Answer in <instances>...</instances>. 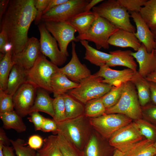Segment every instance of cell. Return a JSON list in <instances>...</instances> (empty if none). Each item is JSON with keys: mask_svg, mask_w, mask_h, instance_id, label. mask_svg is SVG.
<instances>
[{"mask_svg": "<svg viewBox=\"0 0 156 156\" xmlns=\"http://www.w3.org/2000/svg\"><path fill=\"white\" fill-rule=\"evenodd\" d=\"M64 101L66 119H71L84 115L85 105L68 93L62 95Z\"/></svg>", "mask_w": 156, "mask_h": 156, "instance_id": "30", "label": "cell"}, {"mask_svg": "<svg viewBox=\"0 0 156 156\" xmlns=\"http://www.w3.org/2000/svg\"><path fill=\"white\" fill-rule=\"evenodd\" d=\"M13 95L0 89V113L14 111Z\"/></svg>", "mask_w": 156, "mask_h": 156, "instance_id": "40", "label": "cell"}, {"mask_svg": "<svg viewBox=\"0 0 156 156\" xmlns=\"http://www.w3.org/2000/svg\"><path fill=\"white\" fill-rule=\"evenodd\" d=\"M38 27L40 35L39 41L41 53L57 66L63 65L67 57L59 49L57 41L47 30L44 22L39 24Z\"/></svg>", "mask_w": 156, "mask_h": 156, "instance_id": "11", "label": "cell"}, {"mask_svg": "<svg viewBox=\"0 0 156 156\" xmlns=\"http://www.w3.org/2000/svg\"><path fill=\"white\" fill-rule=\"evenodd\" d=\"M68 1V0H50L43 14L54 8L66 3Z\"/></svg>", "mask_w": 156, "mask_h": 156, "instance_id": "48", "label": "cell"}, {"mask_svg": "<svg viewBox=\"0 0 156 156\" xmlns=\"http://www.w3.org/2000/svg\"><path fill=\"white\" fill-rule=\"evenodd\" d=\"M10 141L17 156H36L35 150L26 146L23 140L18 138L15 140L10 139Z\"/></svg>", "mask_w": 156, "mask_h": 156, "instance_id": "38", "label": "cell"}, {"mask_svg": "<svg viewBox=\"0 0 156 156\" xmlns=\"http://www.w3.org/2000/svg\"><path fill=\"white\" fill-rule=\"evenodd\" d=\"M57 124L58 131L62 133L79 151H83L94 129L89 118L83 115L75 118L66 119Z\"/></svg>", "mask_w": 156, "mask_h": 156, "instance_id": "2", "label": "cell"}, {"mask_svg": "<svg viewBox=\"0 0 156 156\" xmlns=\"http://www.w3.org/2000/svg\"><path fill=\"white\" fill-rule=\"evenodd\" d=\"M96 14V17L88 30L82 35H78L76 38L79 41L86 40L93 42L97 49H108L109 38L119 29L107 19Z\"/></svg>", "mask_w": 156, "mask_h": 156, "instance_id": "7", "label": "cell"}, {"mask_svg": "<svg viewBox=\"0 0 156 156\" xmlns=\"http://www.w3.org/2000/svg\"><path fill=\"white\" fill-rule=\"evenodd\" d=\"M2 149L4 156H15L12 147L3 145Z\"/></svg>", "mask_w": 156, "mask_h": 156, "instance_id": "52", "label": "cell"}, {"mask_svg": "<svg viewBox=\"0 0 156 156\" xmlns=\"http://www.w3.org/2000/svg\"><path fill=\"white\" fill-rule=\"evenodd\" d=\"M136 72L129 68L122 70L113 69L105 64L100 67L95 74L103 79L104 83L116 86L131 81Z\"/></svg>", "mask_w": 156, "mask_h": 156, "instance_id": "16", "label": "cell"}, {"mask_svg": "<svg viewBox=\"0 0 156 156\" xmlns=\"http://www.w3.org/2000/svg\"><path fill=\"white\" fill-rule=\"evenodd\" d=\"M44 23L47 30L57 41L61 51L67 57L68 56L67 47L69 43L79 41L75 35L76 30L66 21H49Z\"/></svg>", "mask_w": 156, "mask_h": 156, "instance_id": "10", "label": "cell"}, {"mask_svg": "<svg viewBox=\"0 0 156 156\" xmlns=\"http://www.w3.org/2000/svg\"><path fill=\"white\" fill-rule=\"evenodd\" d=\"M36 156H41L37 152L36 153Z\"/></svg>", "mask_w": 156, "mask_h": 156, "instance_id": "59", "label": "cell"}, {"mask_svg": "<svg viewBox=\"0 0 156 156\" xmlns=\"http://www.w3.org/2000/svg\"><path fill=\"white\" fill-rule=\"evenodd\" d=\"M133 122L142 136L155 142L156 139V127L142 119L135 120Z\"/></svg>", "mask_w": 156, "mask_h": 156, "instance_id": "37", "label": "cell"}, {"mask_svg": "<svg viewBox=\"0 0 156 156\" xmlns=\"http://www.w3.org/2000/svg\"><path fill=\"white\" fill-rule=\"evenodd\" d=\"M145 78L148 81L156 83V71L149 74Z\"/></svg>", "mask_w": 156, "mask_h": 156, "instance_id": "54", "label": "cell"}, {"mask_svg": "<svg viewBox=\"0 0 156 156\" xmlns=\"http://www.w3.org/2000/svg\"><path fill=\"white\" fill-rule=\"evenodd\" d=\"M89 119L93 129L106 140H109L118 130L132 122V119L119 114L105 113Z\"/></svg>", "mask_w": 156, "mask_h": 156, "instance_id": "8", "label": "cell"}, {"mask_svg": "<svg viewBox=\"0 0 156 156\" xmlns=\"http://www.w3.org/2000/svg\"><path fill=\"white\" fill-rule=\"evenodd\" d=\"M41 130L44 132H52L57 134L58 132L57 123L53 119L45 118Z\"/></svg>", "mask_w": 156, "mask_h": 156, "instance_id": "44", "label": "cell"}, {"mask_svg": "<svg viewBox=\"0 0 156 156\" xmlns=\"http://www.w3.org/2000/svg\"><path fill=\"white\" fill-rule=\"evenodd\" d=\"M105 114H119L136 120L142 119L141 107L137 91L131 81L125 83L123 92L119 101L115 105L106 109Z\"/></svg>", "mask_w": 156, "mask_h": 156, "instance_id": "4", "label": "cell"}, {"mask_svg": "<svg viewBox=\"0 0 156 156\" xmlns=\"http://www.w3.org/2000/svg\"><path fill=\"white\" fill-rule=\"evenodd\" d=\"M131 52L129 50H118L110 51L109 53L113 56L106 64L109 67L116 66H125L136 72L137 66L134 58L131 54Z\"/></svg>", "mask_w": 156, "mask_h": 156, "instance_id": "21", "label": "cell"}, {"mask_svg": "<svg viewBox=\"0 0 156 156\" xmlns=\"http://www.w3.org/2000/svg\"><path fill=\"white\" fill-rule=\"evenodd\" d=\"M59 68L40 52L33 66L27 70V81L38 88L52 93L51 79L53 75L58 72Z\"/></svg>", "mask_w": 156, "mask_h": 156, "instance_id": "6", "label": "cell"}, {"mask_svg": "<svg viewBox=\"0 0 156 156\" xmlns=\"http://www.w3.org/2000/svg\"><path fill=\"white\" fill-rule=\"evenodd\" d=\"M155 48L154 50V52L155 55L156 56V40H155Z\"/></svg>", "mask_w": 156, "mask_h": 156, "instance_id": "57", "label": "cell"}, {"mask_svg": "<svg viewBox=\"0 0 156 156\" xmlns=\"http://www.w3.org/2000/svg\"><path fill=\"white\" fill-rule=\"evenodd\" d=\"M103 0H91L90 2L87 5L85 8V12H88L95 6L98 3L103 1Z\"/></svg>", "mask_w": 156, "mask_h": 156, "instance_id": "53", "label": "cell"}, {"mask_svg": "<svg viewBox=\"0 0 156 156\" xmlns=\"http://www.w3.org/2000/svg\"><path fill=\"white\" fill-rule=\"evenodd\" d=\"M147 0H118L127 10L131 12H139Z\"/></svg>", "mask_w": 156, "mask_h": 156, "instance_id": "41", "label": "cell"}, {"mask_svg": "<svg viewBox=\"0 0 156 156\" xmlns=\"http://www.w3.org/2000/svg\"><path fill=\"white\" fill-rule=\"evenodd\" d=\"M37 152L41 156H63L57 144L56 135L45 138L42 148Z\"/></svg>", "mask_w": 156, "mask_h": 156, "instance_id": "32", "label": "cell"}, {"mask_svg": "<svg viewBox=\"0 0 156 156\" xmlns=\"http://www.w3.org/2000/svg\"><path fill=\"white\" fill-rule=\"evenodd\" d=\"M125 153L117 149H116L113 156H123Z\"/></svg>", "mask_w": 156, "mask_h": 156, "instance_id": "55", "label": "cell"}, {"mask_svg": "<svg viewBox=\"0 0 156 156\" xmlns=\"http://www.w3.org/2000/svg\"><path fill=\"white\" fill-rule=\"evenodd\" d=\"M50 0H34V5L37 10V14L34 20L36 25L40 23L43 12Z\"/></svg>", "mask_w": 156, "mask_h": 156, "instance_id": "42", "label": "cell"}, {"mask_svg": "<svg viewBox=\"0 0 156 156\" xmlns=\"http://www.w3.org/2000/svg\"><path fill=\"white\" fill-rule=\"evenodd\" d=\"M91 0H68L43 14L41 21H67L85 12L87 5Z\"/></svg>", "mask_w": 156, "mask_h": 156, "instance_id": "9", "label": "cell"}, {"mask_svg": "<svg viewBox=\"0 0 156 156\" xmlns=\"http://www.w3.org/2000/svg\"><path fill=\"white\" fill-rule=\"evenodd\" d=\"M125 83L113 86L108 92L101 97L106 109L115 105L119 101L123 92Z\"/></svg>", "mask_w": 156, "mask_h": 156, "instance_id": "35", "label": "cell"}, {"mask_svg": "<svg viewBox=\"0 0 156 156\" xmlns=\"http://www.w3.org/2000/svg\"><path fill=\"white\" fill-rule=\"evenodd\" d=\"M40 53L39 41L32 37L29 38L22 51L12 55V61L14 65H19L27 70L33 66Z\"/></svg>", "mask_w": 156, "mask_h": 156, "instance_id": "15", "label": "cell"}, {"mask_svg": "<svg viewBox=\"0 0 156 156\" xmlns=\"http://www.w3.org/2000/svg\"><path fill=\"white\" fill-rule=\"evenodd\" d=\"M133 122L121 128L108 140L110 145L125 153L133 145L143 140Z\"/></svg>", "mask_w": 156, "mask_h": 156, "instance_id": "12", "label": "cell"}, {"mask_svg": "<svg viewBox=\"0 0 156 156\" xmlns=\"http://www.w3.org/2000/svg\"><path fill=\"white\" fill-rule=\"evenodd\" d=\"M0 118L3 122V127L6 129H12L19 133L26 130L27 127L22 117L14 110L0 113Z\"/></svg>", "mask_w": 156, "mask_h": 156, "instance_id": "28", "label": "cell"}, {"mask_svg": "<svg viewBox=\"0 0 156 156\" xmlns=\"http://www.w3.org/2000/svg\"><path fill=\"white\" fill-rule=\"evenodd\" d=\"M56 135L57 145L63 156H80L79 151L62 133L58 131Z\"/></svg>", "mask_w": 156, "mask_h": 156, "instance_id": "36", "label": "cell"}, {"mask_svg": "<svg viewBox=\"0 0 156 156\" xmlns=\"http://www.w3.org/2000/svg\"><path fill=\"white\" fill-rule=\"evenodd\" d=\"M131 81L137 90L138 97L141 106H145L149 101L150 91L149 82L136 72Z\"/></svg>", "mask_w": 156, "mask_h": 156, "instance_id": "26", "label": "cell"}, {"mask_svg": "<svg viewBox=\"0 0 156 156\" xmlns=\"http://www.w3.org/2000/svg\"><path fill=\"white\" fill-rule=\"evenodd\" d=\"M12 49L7 51L2 57L0 62V89L5 91L6 88L8 77L14 65L12 61Z\"/></svg>", "mask_w": 156, "mask_h": 156, "instance_id": "31", "label": "cell"}, {"mask_svg": "<svg viewBox=\"0 0 156 156\" xmlns=\"http://www.w3.org/2000/svg\"><path fill=\"white\" fill-rule=\"evenodd\" d=\"M29 115V121L34 124L35 130H41L45 117L36 111L32 112Z\"/></svg>", "mask_w": 156, "mask_h": 156, "instance_id": "43", "label": "cell"}, {"mask_svg": "<svg viewBox=\"0 0 156 156\" xmlns=\"http://www.w3.org/2000/svg\"><path fill=\"white\" fill-rule=\"evenodd\" d=\"M53 106L54 113L53 120L57 123L66 119L65 116L64 101L62 95L54 97Z\"/></svg>", "mask_w": 156, "mask_h": 156, "instance_id": "39", "label": "cell"}, {"mask_svg": "<svg viewBox=\"0 0 156 156\" xmlns=\"http://www.w3.org/2000/svg\"><path fill=\"white\" fill-rule=\"evenodd\" d=\"M149 82L151 99L154 103L156 105V83Z\"/></svg>", "mask_w": 156, "mask_h": 156, "instance_id": "50", "label": "cell"}, {"mask_svg": "<svg viewBox=\"0 0 156 156\" xmlns=\"http://www.w3.org/2000/svg\"><path fill=\"white\" fill-rule=\"evenodd\" d=\"M84 105V115L88 118L100 116L105 113L106 110L101 97L89 100Z\"/></svg>", "mask_w": 156, "mask_h": 156, "instance_id": "33", "label": "cell"}, {"mask_svg": "<svg viewBox=\"0 0 156 156\" xmlns=\"http://www.w3.org/2000/svg\"><path fill=\"white\" fill-rule=\"evenodd\" d=\"M10 0H0V21L5 13Z\"/></svg>", "mask_w": 156, "mask_h": 156, "instance_id": "51", "label": "cell"}, {"mask_svg": "<svg viewBox=\"0 0 156 156\" xmlns=\"http://www.w3.org/2000/svg\"><path fill=\"white\" fill-rule=\"evenodd\" d=\"M141 44L138 50L135 52H132L131 54L139 64L138 73L145 78L149 74L156 71V56L154 50L148 52L144 46Z\"/></svg>", "mask_w": 156, "mask_h": 156, "instance_id": "18", "label": "cell"}, {"mask_svg": "<svg viewBox=\"0 0 156 156\" xmlns=\"http://www.w3.org/2000/svg\"><path fill=\"white\" fill-rule=\"evenodd\" d=\"M154 156H156L155 155Z\"/></svg>", "mask_w": 156, "mask_h": 156, "instance_id": "60", "label": "cell"}, {"mask_svg": "<svg viewBox=\"0 0 156 156\" xmlns=\"http://www.w3.org/2000/svg\"><path fill=\"white\" fill-rule=\"evenodd\" d=\"M3 144L0 142V156H4L3 152Z\"/></svg>", "mask_w": 156, "mask_h": 156, "instance_id": "56", "label": "cell"}, {"mask_svg": "<svg viewBox=\"0 0 156 156\" xmlns=\"http://www.w3.org/2000/svg\"><path fill=\"white\" fill-rule=\"evenodd\" d=\"M79 84V83L71 81L66 75L58 71L53 76L51 83L54 97L66 93L69 90L77 87Z\"/></svg>", "mask_w": 156, "mask_h": 156, "instance_id": "23", "label": "cell"}, {"mask_svg": "<svg viewBox=\"0 0 156 156\" xmlns=\"http://www.w3.org/2000/svg\"><path fill=\"white\" fill-rule=\"evenodd\" d=\"M43 143L44 140L40 136L37 135L31 136L28 141L29 146L35 150L41 148Z\"/></svg>", "mask_w": 156, "mask_h": 156, "instance_id": "47", "label": "cell"}, {"mask_svg": "<svg viewBox=\"0 0 156 156\" xmlns=\"http://www.w3.org/2000/svg\"><path fill=\"white\" fill-rule=\"evenodd\" d=\"M72 57L64 66L59 68L58 72L65 75L71 81L79 83L84 79L90 75V70L86 65L80 62L76 50V44L72 42Z\"/></svg>", "mask_w": 156, "mask_h": 156, "instance_id": "14", "label": "cell"}, {"mask_svg": "<svg viewBox=\"0 0 156 156\" xmlns=\"http://www.w3.org/2000/svg\"><path fill=\"white\" fill-rule=\"evenodd\" d=\"M142 116L156 124V106H141Z\"/></svg>", "mask_w": 156, "mask_h": 156, "instance_id": "45", "label": "cell"}, {"mask_svg": "<svg viewBox=\"0 0 156 156\" xmlns=\"http://www.w3.org/2000/svg\"><path fill=\"white\" fill-rule=\"evenodd\" d=\"M11 45L10 43L8 35L5 31L1 29L0 33V51L1 53L5 54L7 50Z\"/></svg>", "mask_w": 156, "mask_h": 156, "instance_id": "46", "label": "cell"}, {"mask_svg": "<svg viewBox=\"0 0 156 156\" xmlns=\"http://www.w3.org/2000/svg\"><path fill=\"white\" fill-rule=\"evenodd\" d=\"M109 45L122 48L130 47L137 51L141 46V43L135 36L134 33L119 29L109 38Z\"/></svg>", "mask_w": 156, "mask_h": 156, "instance_id": "19", "label": "cell"}, {"mask_svg": "<svg viewBox=\"0 0 156 156\" xmlns=\"http://www.w3.org/2000/svg\"><path fill=\"white\" fill-rule=\"evenodd\" d=\"M154 147H155V148L156 149V141L155 142H154Z\"/></svg>", "mask_w": 156, "mask_h": 156, "instance_id": "58", "label": "cell"}, {"mask_svg": "<svg viewBox=\"0 0 156 156\" xmlns=\"http://www.w3.org/2000/svg\"><path fill=\"white\" fill-rule=\"evenodd\" d=\"M27 70L16 64L13 66L8 80L6 88L4 91L13 96L19 88L27 81Z\"/></svg>", "mask_w": 156, "mask_h": 156, "instance_id": "20", "label": "cell"}, {"mask_svg": "<svg viewBox=\"0 0 156 156\" xmlns=\"http://www.w3.org/2000/svg\"><path fill=\"white\" fill-rule=\"evenodd\" d=\"M154 142L147 139H143L133 145L123 156H154L156 149Z\"/></svg>", "mask_w": 156, "mask_h": 156, "instance_id": "29", "label": "cell"}, {"mask_svg": "<svg viewBox=\"0 0 156 156\" xmlns=\"http://www.w3.org/2000/svg\"><path fill=\"white\" fill-rule=\"evenodd\" d=\"M100 136L99 133L93 129L90 138L83 151V156H102Z\"/></svg>", "mask_w": 156, "mask_h": 156, "instance_id": "34", "label": "cell"}, {"mask_svg": "<svg viewBox=\"0 0 156 156\" xmlns=\"http://www.w3.org/2000/svg\"><path fill=\"white\" fill-rule=\"evenodd\" d=\"M130 14L136 27V32L134 33L135 36L144 46L147 51L151 52L155 48L153 34L139 12H131Z\"/></svg>", "mask_w": 156, "mask_h": 156, "instance_id": "17", "label": "cell"}, {"mask_svg": "<svg viewBox=\"0 0 156 156\" xmlns=\"http://www.w3.org/2000/svg\"><path fill=\"white\" fill-rule=\"evenodd\" d=\"M80 42L86 49L84 59L89 61L91 64L100 67L106 64L112 57L113 55L100 51L91 46L88 41L81 40Z\"/></svg>", "mask_w": 156, "mask_h": 156, "instance_id": "25", "label": "cell"}, {"mask_svg": "<svg viewBox=\"0 0 156 156\" xmlns=\"http://www.w3.org/2000/svg\"><path fill=\"white\" fill-rule=\"evenodd\" d=\"M103 79L95 73L91 75L79 83L77 87L67 93L85 104L87 101L101 97L112 88L113 86L105 83Z\"/></svg>", "mask_w": 156, "mask_h": 156, "instance_id": "5", "label": "cell"}, {"mask_svg": "<svg viewBox=\"0 0 156 156\" xmlns=\"http://www.w3.org/2000/svg\"><path fill=\"white\" fill-rule=\"evenodd\" d=\"M38 88L35 85L27 81L13 95L15 111L22 118L29 114L35 100Z\"/></svg>", "mask_w": 156, "mask_h": 156, "instance_id": "13", "label": "cell"}, {"mask_svg": "<svg viewBox=\"0 0 156 156\" xmlns=\"http://www.w3.org/2000/svg\"><path fill=\"white\" fill-rule=\"evenodd\" d=\"M49 93L44 90L38 88L35 100L29 114L34 111L41 112L49 114L53 118V99L50 96Z\"/></svg>", "mask_w": 156, "mask_h": 156, "instance_id": "22", "label": "cell"}, {"mask_svg": "<svg viewBox=\"0 0 156 156\" xmlns=\"http://www.w3.org/2000/svg\"><path fill=\"white\" fill-rule=\"evenodd\" d=\"M139 13L156 40V0H147Z\"/></svg>", "mask_w": 156, "mask_h": 156, "instance_id": "27", "label": "cell"}, {"mask_svg": "<svg viewBox=\"0 0 156 156\" xmlns=\"http://www.w3.org/2000/svg\"><path fill=\"white\" fill-rule=\"evenodd\" d=\"M96 16V14L92 11L85 12L66 22L76 30L78 33V35H81L88 30Z\"/></svg>", "mask_w": 156, "mask_h": 156, "instance_id": "24", "label": "cell"}, {"mask_svg": "<svg viewBox=\"0 0 156 156\" xmlns=\"http://www.w3.org/2000/svg\"><path fill=\"white\" fill-rule=\"evenodd\" d=\"M36 14L34 0H10L1 27L8 35L12 55L21 52L25 46L29 27Z\"/></svg>", "mask_w": 156, "mask_h": 156, "instance_id": "1", "label": "cell"}, {"mask_svg": "<svg viewBox=\"0 0 156 156\" xmlns=\"http://www.w3.org/2000/svg\"><path fill=\"white\" fill-rule=\"evenodd\" d=\"M92 11L105 18L119 29L135 33L136 29L130 20L127 10L118 0H107L92 8Z\"/></svg>", "mask_w": 156, "mask_h": 156, "instance_id": "3", "label": "cell"}, {"mask_svg": "<svg viewBox=\"0 0 156 156\" xmlns=\"http://www.w3.org/2000/svg\"><path fill=\"white\" fill-rule=\"evenodd\" d=\"M0 142L4 145L8 146L11 143L10 139L8 138L4 131L1 128L0 129Z\"/></svg>", "mask_w": 156, "mask_h": 156, "instance_id": "49", "label": "cell"}]
</instances>
